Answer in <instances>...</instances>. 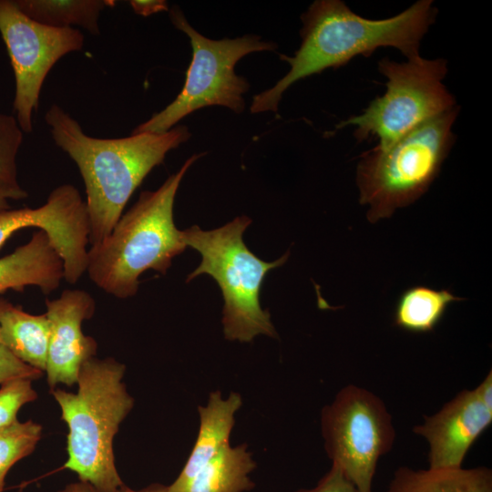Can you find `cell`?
Instances as JSON below:
<instances>
[{
    "mask_svg": "<svg viewBox=\"0 0 492 492\" xmlns=\"http://www.w3.org/2000/svg\"><path fill=\"white\" fill-rule=\"evenodd\" d=\"M432 0H419L398 15L369 19L340 0L314 1L302 15V43L293 56L280 55L291 66L272 87L254 96L251 113L276 112L284 91L298 80L337 68L380 47H395L406 58L419 56L420 43L435 23Z\"/></svg>",
    "mask_w": 492,
    "mask_h": 492,
    "instance_id": "obj_1",
    "label": "cell"
},
{
    "mask_svg": "<svg viewBox=\"0 0 492 492\" xmlns=\"http://www.w3.org/2000/svg\"><path fill=\"white\" fill-rule=\"evenodd\" d=\"M45 121L54 142L73 159L85 183L91 245L109 235L147 175L191 135L181 125L163 133L94 138L57 104L47 109Z\"/></svg>",
    "mask_w": 492,
    "mask_h": 492,
    "instance_id": "obj_2",
    "label": "cell"
},
{
    "mask_svg": "<svg viewBox=\"0 0 492 492\" xmlns=\"http://www.w3.org/2000/svg\"><path fill=\"white\" fill-rule=\"evenodd\" d=\"M202 154L191 156L155 191H143L101 242L87 251L90 280L120 299L134 296L139 276L148 270L166 274L186 244L173 219L177 190L189 168Z\"/></svg>",
    "mask_w": 492,
    "mask_h": 492,
    "instance_id": "obj_3",
    "label": "cell"
},
{
    "mask_svg": "<svg viewBox=\"0 0 492 492\" xmlns=\"http://www.w3.org/2000/svg\"><path fill=\"white\" fill-rule=\"evenodd\" d=\"M125 370L114 358L93 357L80 369L76 393L51 390L68 428L64 467L99 492H116L125 486L113 449L119 425L134 405L123 383Z\"/></svg>",
    "mask_w": 492,
    "mask_h": 492,
    "instance_id": "obj_4",
    "label": "cell"
},
{
    "mask_svg": "<svg viewBox=\"0 0 492 492\" xmlns=\"http://www.w3.org/2000/svg\"><path fill=\"white\" fill-rule=\"evenodd\" d=\"M251 220L243 215L215 230L203 231L192 226L181 231L187 247L198 251L200 265L188 275L190 282L208 274L220 288L224 301L222 325L229 341L250 343L257 335L276 338L271 314L261 307L260 293L269 271L283 265L290 252L267 262L251 251L242 235Z\"/></svg>",
    "mask_w": 492,
    "mask_h": 492,
    "instance_id": "obj_5",
    "label": "cell"
},
{
    "mask_svg": "<svg viewBox=\"0 0 492 492\" xmlns=\"http://www.w3.org/2000/svg\"><path fill=\"white\" fill-rule=\"evenodd\" d=\"M458 106L417 127L393 144L364 152L356 167L359 202L371 223L390 218L423 196L455 142Z\"/></svg>",
    "mask_w": 492,
    "mask_h": 492,
    "instance_id": "obj_6",
    "label": "cell"
},
{
    "mask_svg": "<svg viewBox=\"0 0 492 492\" xmlns=\"http://www.w3.org/2000/svg\"><path fill=\"white\" fill-rule=\"evenodd\" d=\"M378 71L387 79L384 94L372 100L361 114L337 125V128L354 127L358 142L375 138L376 147H387L457 107L443 83L447 73L444 58L426 59L419 55L396 62L384 57L378 61Z\"/></svg>",
    "mask_w": 492,
    "mask_h": 492,
    "instance_id": "obj_7",
    "label": "cell"
},
{
    "mask_svg": "<svg viewBox=\"0 0 492 492\" xmlns=\"http://www.w3.org/2000/svg\"><path fill=\"white\" fill-rule=\"evenodd\" d=\"M171 23L185 33L191 44L192 59L182 90L163 110L134 128L132 133H163L181 118L201 108L226 107L241 113L243 95L250 85L234 72L236 63L244 56L258 51L274 50L276 44L259 36L245 35L234 39L213 40L195 30L178 5L169 9Z\"/></svg>",
    "mask_w": 492,
    "mask_h": 492,
    "instance_id": "obj_8",
    "label": "cell"
},
{
    "mask_svg": "<svg viewBox=\"0 0 492 492\" xmlns=\"http://www.w3.org/2000/svg\"><path fill=\"white\" fill-rule=\"evenodd\" d=\"M324 449L359 492H372L378 460L393 447L395 430L384 401L355 385L343 387L320 417Z\"/></svg>",
    "mask_w": 492,
    "mask_h": 492,
    "instance_id": "obj_9",
    "label": "cell"
},
{
    "mask_svg": "<svg viewBox=\"0 0 492 492\" xmlns=\"http://www.w3.org/2000/svg\"><path fill=\"white\" fill-rule=\"evenodd\" d=\"M0 35L15 75V118L23 132L31 133L47 74L60 58L81 50L85 38L75 27H52L31 19L15 0H0Z\"/></svg>",
    "mask_w": 492,
    "mask_h": 492,
    "instance_id": "obj_10",
    "label": "cell"
},
{
    "mask_svg": "<svg viewBox=\"0 0 492 492\" xmlns=\"http://www.w3.org/2000/svg\"><path fill=\"white\" fill-rule=\"evenodd\" d=\"M36 227L45 231L64 263V279L74 284L87 271L89 220L86 202L71 184L54 189L37 208L0 212V249L16 231Z\"/></svg>",
    "mask_w": 492,
    "mask_h": 492,
    "instance_id": "obj_11",
    "label": "cell"
},
{
    "mask_svg": "<svg viewBox=\"0 0 492 492\" xmlns=\"http://www.w3.org/2000/svg\"><path fill=\"white\" fill-rule=\"evenodd\" d=\"M49 322L46 382L51 390L59 384H77L84 363L95 357L97 343L82 332V323L92 318L96 303L83 290H65L55 300L46 301Z\"/></svg>",
    "mask_w": 492,
    "mask_h": 492,
    "instance_id": "obj_12",
    "label": "cell"
},
{
    "mask_svg": "<svg viewBox=\"0 0 492 492\" xmlns=\"http://www.w3.org/2000/svg\"><path fill=\"white\" fill-rule=\"evenodd\" d=\"M492 423V407L477 389L464 390L413 428L428 445L429 468L462 466L471 446Z\"/></svg>",
    "mask_w": 492,
    "mask_h": 492,
    "instance_id": "obj_13",
    "label": "cell"
},
{
    "mask_svg": "<svg viewBox=\"0 0 492 492\" xmlns=\"http://www.w3.org/2000/svg\"><path fill=\"white\" fill-rule=\"evenodd\" d=\"M64 279V263L46 233L36 231L28 242L0 258V293L36 286L48 294Z\"/></svg>",
    "mask_w": 492,
    "mask_h": 492,
    "instance_id": "obj_14",
    "label": "cell"
},
{
    "mask_svg": "<svg viewBox=\"0 0 492 492\" xmlns=\"http://www.w3.org/2000/svg\"><path fill=\"white\" fill-rule=\"evenodd\" d=\"M240 394L231 393L223 398L220 391L210 394L204 406H199L200 428L193 448L178 477L167 486V492H187L197 472L224 446L235 423V414L241 408Z\"/></svg>",
    "mask_w": 492,
    "mask_h": 492,
    "instance_id": "obj_15",
    "label": "cell"
},
{
    "mask_svg": "<svg viewBox=\"0 0 492 492\" xmlns=\"http://www.w3.org/2000/svg\"><path fill=\"white\" fill-rule=\"evenodd\" d=\"M49 322L46 313L30 314L0 299V343L29 366L46 371Z\"/></svg>",
    "mask_w": 492,
    "mask_h": 492,
    "instance_id": "obj_16",
    "label": "cell"
},
{
    "mask_svg": "<svg viewBox=\"0 0 492 492\" xmlns=\"http://www.w3.org/2000/svg\"><path fill=\"white\" fill-rule=\"evenodd\" d=\"M386 492H492V472L486 466L423 470L402 466Z\"/></svg>",
    "mask_w": 492,
    "mask_h": 492,
    "instance_id": "obj_17",
    "label": "cell"
},
{
    "mask_svg": "<svg viewBox=\"0 0 492 492\" xmlns=\"http://www.w3.org/2000/svg\"><path fill=\"white\" fill-rule=\"evenodd\" d=\"M256 463L247 445L224 446L192 478L187 492H246Z\"/></svg>",
    "mask_w": 492,
    "mask_h": 492,
    "instance_id": "obj_18",
    "label": "cell"
},
{
    "mask_svg": "<svg viewBox=\"0 0 492 492\" xmlns=\"http://www.w3.org/2000/svg\"><path fill=\"white\" fill-rule=\"evenodd\" d=\"M18 8L31 19L52 27L81 26L98 36L103 10L115 5L112 0H15Z\"/></svg>",
    "mask_w": 492,
    "mask_h": 492,
    "instance_id": "obj_19",
    "label": "cell"
},
{
    "mask_svg": "<svg viewBox=\"0 0 492 492\" xmlns=\"http://www.w3.org/2000/svg\"><path fill=\"white\" fill-rule=\"evenodd\" d=\"M463 300L446 289L436 290L425 285L409 287L396 302L395 325L411 333L431 332L449 305Z\"/></svg>",
    "mask_w": 492,
    "mask_h": 492,
    "instance_id": "obj_20",
    "label": "cell"
},
{
    "mask_svg": "<svg viewBox=\"0 0 492 492\" xmlns=\"http://www.w3.org/2000/svg\"><path fill=\"white\" fill-rule=\"evenodd\" d=\"M23 133L15 116L0 112V191L10 193L14 200L27 197L18 183L16 168Z\"/></svg>",
    "mask_w": 492,
    "mask_h": 492,
    "instance_id": "obj_21",
    "label": "cell"
},
{
    "mask_svg": "<svg viewBox=\"0 0 492 492\" xmlns=\"http://www.w3.org/2000/svg\"><path fill=\"white\" fill-rule=\"evenodd\" d=\"M41 435L42 426L31 420H17L0 429V492L9 469L34 451Z\"/></svg>",
    "mask_w": 492,
    "mask_h": 492,
    "instance_id": "obj_22",
    "label": "cell"
},
{
    "mask_svg": "<svg viewBox=\"0 0 492 492\" xmlns=\"http://www.w3.org/2000/svg\"><path fill=\"white\" fill-rule=\"evenodd\" d=\"M36 397L32 380L15 379L3 384L0 388V429L17 421L20 408Z\"/></svg>",
    "mask_w": 492,
    "mask_h": 492,
    "instance_id": "obj_23",
    "label": "cell"
},
{
    "mask_svg": "<svg viewBox=\"0 0 492 492\" xmlns=\"http://www.w3.org/2000/svg\"><path fill=\"white\" fill-rule=\"evenodd\" d=\"M43 372L23 363L0 343V384L15 379H38Z\"/></svg>",
    "mask_w": 492,
    "mask_h": 492,
    "instance_id": "obj_24",
    "label": "cell"
},
{
    "mask_svg": "<svg viewBox=\"0 0 492 492\" xmlns=\"http://www.w3.org/2000/svg\"><path fill=\"white\" fill-rule=\"evenodd\" d=\"M294 492H359L342 469L332 464L329 471L312 488H300Z\"/></svg>",
    "mask_w": 492,
    "mask_h": 492,
    "instance_id": "obj_25",
    "label": "cell"
},
{
    "mask_svg": "<svg viewBox=\"0 0 492 492\" xmlns=\"http://www.w3.org/2000/svg\"><path fill=\"white\" fill-rule=\"evenodd\" d=\"M128 3L136 14L144 16L169 11L168 3L163 0H131Z\"/></svg>",
    "mask_w": 492,
    "mask_h": 492,
    "instance_id": "obj_26",
    "label": "cell"
},
{
    "mask_svg": "<svg viewBox=\"0 0 492 492\" xmlns=\"http://www.w3.org/2000/svg\"><path fill=\"white\" fill-rule=\"evenodd\" d=\"M57 492H99L87 482L77 481L70 483Z\"/></svg>",
    "mask_w": 492,
    "mask_h": 492,
    "instance_id": "obj_27",
    "label": "cell"
},
{
    "mask_svg": "<svg viewBox=\"0 0 492 492\" xmlns=\"http://www.w3.org/2000/svg\"><path fill=\"white\" fill-rule=\"evenodd\" d=\"M116 492H167V487L159 484H154L142 489L134 490L126 486H123Z\"/></svg>",
    "mask_w": 492,
    "mask_h": 492,
    "instance_id": "obj_28",
    "label": "cell"
},
{
    "mask_svg": "<svg viewBox=\"0 0 492 492\" xmlns=\"http://www.w3.org/2000/svg\"><path fill=\"white\" fill-rule=\"evenodd\" d=\"M9 200H14L10 193L0 191V212L9 209Z\"/></svg>",
    "mask_w": 492,
    "mask_h": 492,
    "instance_id": "obj_29",
    "label": "cell"
}]
</instances>
